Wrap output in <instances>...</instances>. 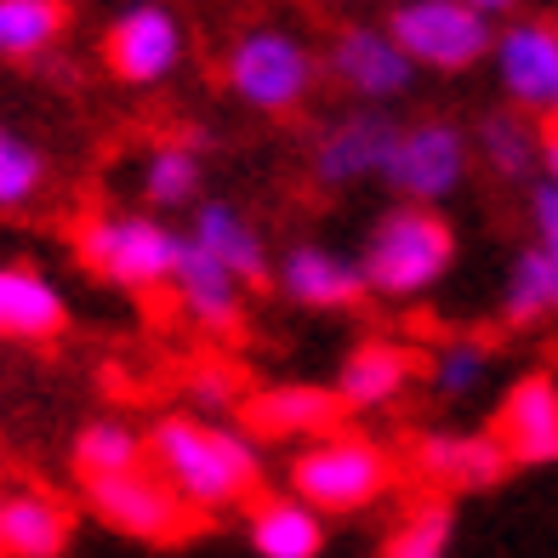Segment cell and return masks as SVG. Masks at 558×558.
Listing matches in <instances>:
<instances>
[{"instance_id":"1","label":"cell","mask_w":558,"mask_h":558,"mask_svg":"<svg viewBox=\"0 0 558 558\" xmlns=\"http://www.w3.org/2000/svg\"><path fill=\"white\" fill-rule=\"evenodd\" d=\"M148 468L183 496L194 513H222L240 507L263 478V456L251 434H234L222 422L199 416H166L148 427Z\"/></svg>"},{"instance_id":"2","label":"cell","mask_w":558,"mask_h":558,"mask_svg":"<svg viewBox=\"0 0 558 558\" xmlns=\"http://www.w3.org/2000/svg\"><path fill=\"white\" fill-rule=\"evenodd\" d=\"M456 268V228L439 217V206H393L371 222L360 274L365 291L388 302H416Z\"/></svg>"},{"instance_id":"3","label":"cell","mask_w":558,"mask_h":558,"mask_svg":"<svg viewBox=\"0 0 558 558\" xmlns=\"http://www.w3.org/2000/svg\"><path fill=\"white\" fill-rule=\"evenodd\" d=\"M74 257L97 279H109V286L148 296L171 286L177 257H183V234L148 211H104L74 228Z\"/></svg>"},{"instance_id":"4","label":"cell","mask_w":558,"mask_h":558,"mask_svg":"<svg viewBox=\"0 0 558 558\" xmlns=\"http://www.w3.org/2000/svg\"><path fill=\"white\" fill-rule=\"evenodd\" d=\"M393 490V456L365 434H319L291 456V496L314 513H360Z\"/></svg>"},{"instance_id":"5","label":"cell","mask_w":558,"mask_h":558,"mask_svg":"<svg viewBox=\"0 0 558 558\" xmlns=\"http://www.w3.org/2000/svg\"><path fill=\"white\" fill-rule=\"evenodd\" d=\"M228 92L257 114H291L308 104V92L319 81V63L308 52V40H296L291 29H245L228 46Z\"/></svg>"},{"instance_id":"6","label":"cell","mask_w":558,"mask_h":558,"mask_svg":"<svg viewBox=\"0 0 558 558\" xmlns=\"http://www.w3.org/2000/svg\"><path fill=\"white\" fill-rule=\"evenodd\" d=\"M383 29L416 69H439V74H462L485 63L496 40V23L468 0H404Z\"/></svg>"},{"instance_id":"7","label":"cell","mask_w":558,"mask_h":558,"mask_svg":"<svg viewBox=\"0 0 558 558\" xmlns=\"http://www.w3.org/2000/svg\"><path fill=\"white\" fill-rule=\"evenodd\" d=\"M468 166H473V137L456 120L427 114V120L399 125L393 155L383 166V183L404 206H439V199H450L468 183Z\"/></svg>"},{"instance_id":"8","label":"cell","mask_w":558,"mask_h":558,"mask_svg":"<svg viewBox=\"0 0 558 558\" xmlns=\"http://www.w3.org/2000/svg\"><path fill=\"white\" fill-rule=\"evenodd\" d=\"M86 501H92V513L104 519L109 530H120V536H132V542H155V547H171V542L194 536V519H199L155 468L92 478Z\"/></svg>"},{"instance_id":"9","label":"cell","mask_w":558,"mask_h":558,"mask_svg":"<svg viewBox=\"0 0 558 558\" xmlns=\"http://www.w3.org/2000/svg\"><path fill=\"white\" fill-rule=\"evenodd\" d=\"M490 63L519 114H558V23L513 17L490 40Z\"/></svg>"},{"instance_id":"10","label":"cell","mask_w":558,"mask_h":558,"mask_svg":"<svg viewBox=\"0 0 558 558\" xmlns=\"http://www.w3.org/2000/svg\"><path fill=\"white\" fill-rule=\"evenodd\" d=\"M331 81L348 92V97H360L365 109H383L393 104V97L411 92L416 81V63L393 46L388 29H376V23H353V29H342L331 40Z\"/></svg>"},{"instance_id":"11","label":"cell","mask_w":558,"mask_h":558,"mask_svg":"<svg viewBox=\"0 0 558 558\" xmlns=\"http://www.w3.org/2000/svg\"><path fill=\"white\" fill-rule=\"evenodd\" d=\"M109 74L125 86H160L166 74L183 63V23H177L166 7H132L109 23L104 40Z\"/></svg>"},{"instance_id":"12","label":"cell","mask_w":558,"mask_h":558,"mask_svg":"<svg viewBox=\"0 0 558 558\" xmlns=\"http://www.w3.org/2000/svg\"><path fill=\"white\" fill-rule=\"evenodd\" d=\"M513 468H553L558 462V383L547 371L519 376L496 404V427Z\"/></svg>"},{"instance_id":"13","label":"cell","mask_w":558,"mask_h":558,"mask_svg":"<svg viewBox=\"0 0 558 558\" xmlns=\"http://www.w3.org/2000/svg\"><path fill=\"white\" fill-rule=\"evenodd\" d=\"M393 137H399V120H388L383 109H353L319 132L314 177L325 189H348V183H365V177H383V166L393 155Z\"/></svg>"},{"instance_id":"14","label":"cell","mask_w":558,"mask_h":558,"mask_svg":"<svg viewBox=\"0 0 558 558\" xmlns=\"http://www.w3.org/2000/svg\"><path fill=\"white\" fill-rule=\"evenodd\" d=\"M411 468L445 496H473V490L501 485L513 462H507L496 434H422L411 445Z\"/></svg>"},{"instance_id":"15","label":"cell","mask_w":558,"mask_h":558,"mask_svg":"<svg viewBox=\"0 0 558 558\" xmlns=\"http://www.w3.org/2000/svg\"><path fill=\"white\" fill-rule=\"evenodd\" d=\"M171 291H177V308H183L189 325H199V331H211V337L240 331V319H245V286L217 257H206V251H199L189 234H183V257H177Z\"/></svg>"},{"instance_id":"16","label":"cell","mask_w":558,"mask_h":558,"mask_svg":"<svg viewBox=\"0 0 558 558\" xmlns=\"http://www.w3.org/2000/svg\"><path fill=\"white\" fill-rule=\"evenodd\" d=\"M279 286L302 308L331 314V308H353L365 296V274H360V257H342L331 245H291L286 263H279Z\"/></svg>"},{"instance_id":"17","label":"cell","mask_w":558,"mask_h":558,"mask_svg":"<svg viewBox=\"0 0 558 558\" xmlns=\"http://www.w3.org/2000/svg\"><path fill=\"white\" fill-rule=\"evenodd\" d=\"M74 542V513L46 490L0 496V553L7 558H63Z\"/></svg>"},{"instance_id":"18","label":"cell","mask_w":558,"mask_h":558,"mask_svg":"<svg viewBox=\"0 0 558 558\" xmlns=\"http://www.w3.org/2000/svg\"><path fill=\"white\" fill-rule=\"evenodd\" d=\"M337 393L308 388V383H286V388H268L257 399H245V427L263 439H319V434H337Z\"/></svg>"},{"instance_id":"19","label":"cell","mask_w":558,"mask_h":558,"mask_svg":"<svg viewBox=\"0 0 558 558\" xmlns=\"http://www.w3.org/2000/svg\"><path fill=\"white\" fill-rule=\"evenodd\" d=\"M411 376H416V353L411 348L371 337V342H360L342 360L337 404H348V411H383V404H393L404 388H411Z\"/></svg>"},{"instance_id":"20","label":"cell","mask_w":558,"mask_h":558,"mask_svg":"<svg viewBox=\"0 0 558 558\" xmlns=\"http://www.w3.org/2000/svg\"><path fill=\"white\" fill-rule=\"evenodd\" d=\"M189 240L206 251V257H217L240 286H263L268 279V245L257 234V222H251L240 206H228V199H206V206L194 211Z\"/></svg>"},{"instance_id":"21","label":"cell","mask_w":558,"mask_h":558,"mask_svg":"<svg viewBox=\"0 0 558 558\" xmlns=\"http://www.w3.org/2000/svg\"><path fill=\"white\" fill-rule=\"evenodd\" d=\"M63 291L35 268H0V337L17 342H52L63 331Z\"/></svg>"},{"instance_id":"22","label":"cell","mask_w":558,"mask_h":558,"mask_svg":"<svg viewBox=\"0 0 558 558\" xmlns=\"http://www.w3.org/2000/svg\"><path fill=\"white\" fill-rule=\"evenodd\" d=\"M251 553L257 558H319L325 553V519L296 496H268L251 507Z\"/></svg>"},{"instance_id":"23","label":"cell","mask_w":558,"mask_h":558,"mask_svg":"<svg viewBox=\"0 0 558 558\" xmlns=\"http://www.w3.org/2000/svg\"><path fill=\"white\" fill-rule=\"evenodd\" d=\"M501 325H536L547 314H558V268L547 263L542 245H524L513 268L501 279Z\"/></svg>"},{"instance_id":"24","label":"cell","mask_w":558,"mask_h":558,"mask_svg":"<svg viewBox=\"0 0 558 558\" xmlns=\"http://www.w3.org/2000/svg\"><path fill=\"white\" fill-rule=\"evenodd\" d=\"M473 155L485 160L501 183H524L530 171H536V155H542V137L530 132V120L519 109H496L478 120L473 132Z\"/></svg>"},{"instance_id":"25","label":"cell","mask_w":558,"mask_h":558,"mask_svg":"<svg viewBox=\"0 0 558 558\" xmlns=\"http://www.w3.org/2000/svg\"><path fill=\"white\" fill-rule=\"evenodd\" d=\"M132 468H148V445L137 427H125L114 416L104 422H86L81 439H74V473L86 478H114V473H132Z\"/></svg>"},{"instance_id":"26","label":"cell","mask_w":558,"mask_h":558,"mask_svg":"<svg viewBox=\"0 0 558 558\" xmlns=\"http://www.w3.org/2000/svg\"><path fill=\"white\" fill-rule=\"evenodd\" d=\"M69 0H0V58H40L63 35Z\"/></svg>"},{"instance_id":"27","label":"cell","mask_w":558,"mask_h":558,"mask_svg":"<svg viewBox=\"0 0 558 558\" xmlns=\"http://www.w3.org/2000/svg\"><path fill=\"white\" fill-rule=\"evenodd\" d=\"M450 542H456V507H450V496H422L411 513L388 530L383 558H450Z\"/></svg>"},{"instance_id":"28","label":"cell","mask_w":558,"mask_h":558,"mask_svg":"<svg viewBox=\"0 0 558 558\" xmlns=\"http://www.w3.org/2000/svg\"><path fill=\"white\" fill-rule=\"evenodd\" d=\"M485 376H490V342H478V337H450L427 353V388L450 404L473 399L485 388Z\"/></svg>"},{"instance_id":"29","label":"cell","mask_w":558,"mask_h":558,"mask_svg":"<svg viewBox=\"0 0 558 558\" xmlns=\"http://www.w3.org/2000/svg\"><path fill=\"white\" fill-rule=\"evenodd\" d=\"M199 177H206V166H199V148L189 143H160L155 155H148L143 166V194H148V206H194V194H199Z\"/></svg>"},{"instance_id":"30","label":"cell","mask_w":558,"mask_h":558,"mask_svg":"<svg viewBox=\"0 0 558 558\" xmlns=\"http://www.w3.org/2000/svg\"><path fill=\"white\" fill-rule=\"evenodd\" d=\"M46 189V155L17 137L12 125H0V211H23Z\"/></svg>"},{"instance_id":"31","label":"cell","mask_w":558,"mask_h":558,"mask_svg":"<svg viewBox=\"0 0 558 558\" xmlns=\"http://www.w3.org/2000/svg\"><path fill=\"white\" fill-rule=\"evenodd\" d=\"M189 399H194V411H206V416H228L240 404V383H234V371H222V365H199L189 376Z\"/></svg>"},{"instance_id":"32","label":"cell","mask_w":558,"mask_h":558,"mask_svg":"<svg viewBox=\"0 0 558 558\" xmlns=\"http://www.w3.org/2000/svg\"><path fill=\"white\" fill-rule=\"evenodd\" d=\"M530 228H536V245L547 251V263L558 268V189L553 183H536V194H530Z\"/></svg>"},{"instance_id":"33","label":"cell","mask_w":558,"mask_h":558,"mask_svg":"<svg viewBox=\"0 0 558 558\" xmlns=\"http://www.w3.org/2000/svg\"><path fill=\"white\" fill-rule=\"evenodd\" d=\"M536 166H542V183H553V189H558V132H547V137H542Z\"/></svg>"},{"instance_id":"34","label":"cell","mask_w":558,"mask_h":558,"mask_svg":"<svg viewBox=\"0 0 558 558\" xmlns=\"http://www.w3.org/2000/svg\"><path fill=\"white\" fill-rule=\"evenodd\" d=\"M468 7H478V12H485V17H496V12H513L519 0H468Z\"/></svg>"}]
</instances>
